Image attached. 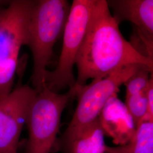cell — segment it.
I'll use <instances>...</instances> for the list:
<instances>
[{
    "label": "cell",
    "mask_w": 153,
    "mask_h": 153,
    "mask_svg": "<svg viewBox=\"0 0 153 153\" xmlns=\"http://www.w3.org/2000/svg\"><path fill=\"white\" fill-rule=\"evenodd\" d=\"M105 0H96L87 31L76 57L74 87L89 79L103 78L122 66L139 64L153 69V60L140 54L121 33Z\"/></svg>",
    "instance_id": "cell-1"
},
{
    "label": "cell",
    "mask_w": 153,
    "mask_h": 153,
    "mask_svg": "<svg viewBox=\"0 0 153 153\" xmlns=\"http://www.w3.org/2000/svg\"><path fill=\"white\" fill-rule=\"evenodd\" d=\"M71 6L66 0L36 1L28 30L27 42L33 58L31 81L38 91L44 86L47 67L55 43L62 34Z\"/></svg>",
    "instance_id": "cell-2"
},
{
    "label": "cell",
    "mask_w": 153,
    "mask_h": 153,
    "mask_svg": "<svg viewBox=\"0 0 153 153\" xmlns=\"http://www.w3.org/2000/svg\"><path fill=\"white\" fill-rule=\"evenodd\" d=\"M145 67L149 68L139 64L124 66L104 77L93 79L88 85L79 88L74 87L75 97L77 98L76 109L62 137L57 140L53 149L59 150L88 126L98 119L107 102L111 98L117 96L121 86Z\"/></svg>",
    "instance_id": "cell-3"
},
{
    "label": "cell",
    "mask_w": 153,
    "mask_h": 153,
    "mask_svg": "<svg viewBox=\"0 0 153 153\" xmlns=\"http://www.w3.org/2000/svg\"><path fill=\"white\" fill-rule=\"evenodd\" d=\"M75 94L74 88L59 94L44 85L38 91L28 109L25 125L28 136L25 153H51L53 151L62 114Z\"/></svg>",
    "instance_id": "cell-4"
},
{
    "label": "cell",
    "mask_w": 153,
    "mask_h": 153,
    "mask_svg": "<svg viewBox=\"0 0 153 153\" xmlns=\"http://www.w3.org/2000/svg\"><path fill=\"white\" fill-rule=\"evenodd\" d=\"M36 1H10L0 21V99L13 89L20 49L27 42L30 18Z\"/></svg>",
    "instance_id": "cell-5"
},
{
    "label": "cell",
    "mask_w": 153,
    "mask_h": 153,
    "mask_svg": "<svg viewBox=\"0 0 153 153\" xmlns=\"http://www.w3.org/2000/svg\"><path fill=\"white\" fill-rule=\"evenodd\" d=\"M96 0H73L63 32L62 47L58 64L47 71L44 85L55 93L74 88L76 79L73 67L87 31Z\"/></svg>",
    "instance_id": "cell-6"
},
{
    "label": "cell",
    "mask_w": 153,
    "mask_h": 153,
    "mask_svg": "<svg viewBox=\"0 0 153 153\" xmlns=\"http://www.w3.org/2000/svg\"><path fill=\"white\" fill-rule=\"evenodd\" d=\"M19 80L11 93L0 99V153H18L19 139L26 124L28 109L38 91Z\"/></svg>",
    "instance_id": "cell-7"
},
{
    "label": "cell",
    "mask_w": 153,
    "mask_h": 153,
    "mask_svg": "<svg viewBox=\"0 0 153 153\" xmlns=\"http://www.w3.org/2000/svg\"><path fill=\"white\" fill-rule=\"evenodd\" d=\"M98 119L104 136L111 137L117 146L128 143L134 136V123L126 105L117 96L107 102Z\"/></svg>",
    "instance_id": "cell-8"
},
{
    "label": "cell",
    "mask_w": 153,
    "mask_h": 153,
    "mask_svg": "<svg viewBox=\"0 0 153 153\" xmlns=\"http://www.w3.org/2000/svg\"><path fill=\"white\" fill-rule=\"evenodd\" d=\"M107 4L119 23L128 21L136 27L135 35L153 43V0H111Z\"/></svg>",
    "instance_id": "cell-9"
},
{
    "label": "cell",
    "mask_w": 153,
    "mask_h": 153,
    "mask_svg": "<svg viewBox=\"0 0 153 153\" xmlns=\"http://www.w3.org/2000/svg\"><path fill=\"white\" fill-rule=\"evenodd\" d=\"M104 134L98 119L61 148L64 153H105Z\"/></svg>",
    "instance_id": "cell-10"
},
{
    "label": "cell",
    "mask_w": 153,
    "mask_h": 153,
    "mask_svg": "<svg viewBox=\"0 0 153 153\" xmlns=\"http://www.w3.org/2000/svg\"><path fill=\"white\" fill-rule=\"evenodd\" d=\"M105 153H153V121L142 120L129 142L115 147L106 145Z\"/></svg>",
    "instance_id": "cell-11"
},
{
    "label": "cell",
    "mask_w": 153,
    "mask_h": 153,
    "mask_svg": "<svg viewBox=\"0 0 153 153\" xmlns=\"http://www.w3.org/2000/svg\"><path fill=\"white\" fill-rule=\"evenodd\" d=\"M145 90L141 93L126 97L124 104L131 115L136 128L145 118L148 113V101Z\"/></svg>",
    "instance_id": "cell-12"
},
{
    "label": "cell",
    "mask_w": 153,
    "mask_h": 153,
    "mask_svg": "<svg viewBox=\"0 0 153 153\" xmlns=\"http://www.w3.org/2000/svg\"><path fill=\"white\" fill-rule=\"evenodd\" d=\"M152 76L153 70L148 67H145L136 72L124 83L126 88V97L144 91Z\"/></svg>",
    "instance_id": "cell-13"
},
{
    "label": "cell",
    "mask_w": 153,
    "mask_h": 153,
    "mask_svg": "<svg viewBox=\"0 0 153 153\" xmlns=\"http://www.w3.org/2000/svg\"><path fill=\"white\" fill-rule=\"evenodd\" d=\"M145 94L148 101V113L143 120L153 121V76H151Z\"/></svg>",
    "instance_id": "cell-14"
},
{
    "label": "cell",
    "mask_w": 153,
    "mask_h": 153,
    "mask_svg": "<svg viewBox=\"0 0 153 153\" xmlns=\"http://www.w3.org/2000/svg\"><path fill=\"white\" fill-rule=\"evenodd\" d=\"M9 2L10 1H8V2H6V1H3V2H2V1H0V21L4 16L6 9L7 7H6V4H9Z\"/></svg>",
    "instance_id": "cell-15"
}]
</instances>
